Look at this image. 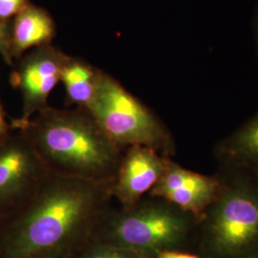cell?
<instances>
[{"label": "cell", "instance_id": "1", "mask_svg": "<svg viewBox=\"0 0 258 258\" xmlns=\"http://www.w3.org/2000/svg\"><path fill=\"white\" fill-rule=\"evenodd\" d=\"M112 184L49 173L21 210L0 225V258L74 253L112 208Z\"/></svg>", "mask_w": 258, "mask_h": 258}, {"label": "cell", "instance_id": "2", "mask_svg": "<svg viewBox=\"0 0 258 258\" xmlns=\"http://www.w3.org/2000/svg\"><path fill=\"white\" fill-rule=\"evenodd\" d=\"M14 130L25 134L51 173L113 184L124 150L86 108L48 106Z\"/></svg>", "mask_w": 258, "mask_h": 258}, {"label": "cell", "instance_id": "3", "mask_svg": "<svg viewBox=\"0 0 258 258\" xmlns=\"http://www.w3.org/2000/svg\"><path fill=\"white\" fill-rule=\"evenodd\" d=\"M198 219L164 198L146 195L137 203L111 208L91 239L128 249L142 258L195 246Z\"/></svg>", "mask_w": 258, "mask_h": 258}, {"label": "cell", "instance_id": "4", "mask_svg": "<svg viewBox=\"0 0 258 258\" xmlns=\"http://www.w3.org/2000/svg\"><path fill=\"white\" fill-rule=\"evenodd\" d=\"M221 192L198 219L195 246L201 258H246L258 252V177L220 171Z\"/></svg>", "mask_w": 258, "mask_h": 258}, {"label": "cell", "instance_id": "5", "mask_svg": "<svg viewBox=\"0 0 258 258\" xmlns=\"http://www.w3.org/2000/svg\"><path fill=\"white\" fill-rule=\"evenodd\" d=\"M86 109L121 149L141 146L165 156L174 155V139L165 123L116 79L100 69L94 96Z\"/></svg>", "mask_w": 258, "mask_h": 258}, {"label": "cell", "instance_id": "6", "mask_svg": "<svg viewBox=\"0 0 258 258\" xmlns=\"http://www.w3.org/2000/svg\"><path fill=\"white\" fill-rule=\"evenodd\" d=\"M49 173L25 134L12 129L0 143V225L29 202Z\"/></svg>", "mask_w": 258, "mask_h": 258}, {"label": "cell", "instance_id": "7", "mask_svg": "<svg viewBox=\"0 0 258 258\" xmlns=\"http://www.w3.org/2000/svg\"><path fill=\"white\" fill-rule=\"evenodd\" d=\"M69 55L48 44L35 48L22 55L11 74V84L22 98V111L12 121V129L17 128L49 106L48 97L60 82L61 72Z\"/></svg>", "mask_w": 258, "mask_h": 258}, {"label": "cell", "instance_id": "8", "mask_svg": "<svg viewBox=\"0 0 258 258\" xmlns=\"http://www.w3.org/2000/svg\"><path fill=\"white\" fill-rule=\"evenodd\" d=\"M224 185L221 172L201 174L184 168L171 158L149 195L164 198L199 219L214 203Z\"/></svg>", "mask_w": 258, "mask_h": 258}, {"label": "cell", "instance_id": "9", "mask_svg": "<svg viewBox=\"0 0 258 258\" xmlns=\"http://www.w3.org/2000/svg\"><path fill=\"white\" fill-rule=\"evenodd\" d=\"M170 158L148 147L126 148L112 184L113 198L120 207H130L148 195L164 174Z\"/></svg>", "mask_w": 258, "mask_h": 258}, {"label": "cell", "instance_id": "10", "mask_svg": "<svg viewBox=\"0 0 258 258\" xmlns=\"http://www.w3.org/2000/svg\"><path fill=\"white\" fill-rule=\"evenodd\" d=\"M214 154L221 170L258 177V112L221 140L215 147Z\"/></svg>", "mask_w": 258, "mask_h": 258}, {"label": "cell", "instance_id": "11", "mask_svg": "<svg viewBox=\"0 0 258 258\" xmlns=\"http://www.w3.org/2000/svg\"><path fill=\"white\" fill-rule=\"evenodd\" d=\"M55 36V24L46 10L29 4L11 23V49L14 60L37 47L51 44Z\"/></svg>", "mask_w": 258, "mask_h": 258}, {"label": "cell", "instance_id": "12", "mask_svg": "<svg viewBox=\"0 0 258 258\" xmlns=\"http://www.w3.org/2000/svg\"><path fill=\"white\" fill-rule=\"evenodd\" d=\"M97 76V68L81 58L68 56L60 78L64 85L67 103L87 108L94 96Z\"/></svg>", "mask_w": 258, "mask_h": 258}, {"label": "cell", "instance_id": "13", "mask_svg": "<svg viewBox=\"0 0 258 258\" xmlns=\"http://www.w3.org/2000/svg\"><path fill=\"white\" fill-rule=\"evenodd\" d=\"M74 258H142L128 249L90 239L73 253Z\"/></svg>", "mask_w": 258, "mask_h": 258}, {"label": "cell", "instance_id": "14", "mask_svg": "<svg viewBox=\"0 0 258 258\" xmlns=\"http://www.w3.org/2000/svg\"><path fill=\"white\" fill-rule=\"evenodd\" d=\"M0 55L9 65H14L11 49V24L9 21L0 20Z\"/></svg>", "mask_w": 258, "mask_h": 258}, {"label": "cell", "instance_id": "15", "mask_svg": "<svg viewBox=\"0 0 258 258\" xmlns=\"http://www.w3.org/2000/svg\"><path fill=\"white\" fill-rule=\"evenodd\" d=\"M30 4L29 0H0V20L9 21Z\"/></svg>", "mask_w": 258, "mask_h": 258}, {"label": "cell", "instance_id": "16", "mask_svg": "<svg viewBox=\"0 0 258 258\" xmlns=\"http://www.w3.org/2000/svg\"><path fill=\"white\" fill-rule=\"evenodd\" d=\"M11 132H12L11 124H9L6 120L5 111L0 102V143H2L5 139L9 136Z\"/></svg>", "mask_w": 258, "mask_h": 258}, {"label": "cell", "instance_id": "17", "mask_svg": "<svg viewBox=\"0 0 258 258\" xmlns=\"http://www.w3.org/2000/svg\"><path fill=\"white\" fill-rule=\"evenodd\" d=\"M157 258H201L197 253L188 250H170L161 253Z\"/></svg>", "mask_w": 258, "mask_h": 258}, {"label": "cell", "instance_id": "18", "mask_svg": "<svg viewBox=\"0 0 258 258\" xmlns=\"http://www.w3.org/2000/svg\"><path fill=\"white\" fill-rule=\"evenodd\" d=\"M32 258H74L73 253H49Z\"/></svg>", "mask_w": 258, "mask_h": 258}, {"label": "cell", "instance_id": "19", "mask_svg": "<svg viewBox=\"0 0 258 258\" xmlns=\"http://www.w3.org/2000/svg\"><path fill=\"white\" fill-rule=\"evenodd\" d=\"M255 33H256V40H257V48H258V15L257 19H256V22H255Z\"/></svg>", "mask_w": 258, "mask_h": 258}, {"label": "cell", "instance_id": "20", "mask_svg": "<svg viewBox=\"0 0 258 258\" xmlns=\"http://www.w3.org/2000/svg\"><path fill=\"white\" fill-rule=\"evenodd\" d=\"M246 258H258V252L254 253V254H252V255H250V256H249V257Z\"/></svg>", "mask_w": 258, "mask_h": 258}]
</instances>
